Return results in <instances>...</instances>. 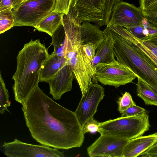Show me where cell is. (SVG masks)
I'll list each match as a JSON object with an SVG mask.
<instances>
[{"label": "cell", "mask_w": 157, "mask_h": 157, "mask_svg": "<svg viewBox=\"0 0 157 157\" xmlns=\"http://www.w3.org/2000/svg\"><path fill=\"white\" fill-rule=\"evenodd\" d=\"M21 104L26 126L40 144L65 150L82 145L84 134L75 112L54 101L38 86Z\"/></svg>", "instance_id": "obj_1"}, {"label": "cell", "mask_w": 157, "mask_h": 157, "mask_svg": "<svg viewBox=\"0 0 157 157\" xmlns=\"http://www.w3.org/2000/svg\"><path fill=\"white\" fill-rule=\"evenodd\" d=\"M50 55L39 39H31L18 52L17 67L12 77L14 99L22 104L37 86L42 67Z\"/></svg>", "instance_id": "obj_2"}, {"label": "cell", "mask_w": 157, "mask_h": 157, "mask_svg": "<svg viewBox=\"0 0 157 157\" xmlns=\"http://www.w3.org/2000/svg\"><path fill=\"white\" fill-rule=\"evenodd\" d=\"M114 38L113 50L119 63L129 68L157 94V67L135 45L106 27Z\"/></svg>", "instance_id": "obj_3"}, {"label": "cell", "mask_w": 157, "mask_h": 157, "mask_svg": "<svg viewBox=\"0 0 157 157\" xmlns=\"http://www.w3.org/2000/svg\"><path fill=\"white\" fill-rule=\"evenodd\" d=\"M149 115L146 111L136 115L118 117L100 122L98 132L104 135L130 140L142 135L149 129Z\"/></svg>", "instance_id": "obj_4"}, {"label": "cell", "mask_w": 157, "mask_h": 157, "mask_svg": "<svg viewBox=\"0 0 157 157\" xmlns=\"http://www.w3.org/2000/svg\"><path fill=\"white\" fill-rule=\"evenodd\" d=\"M122 0H72L81 23L91 22L99 27L107 25L115 5Z\"/></svg>", "instance_id": "obj_5"}, {"label": "cell", "mask_w": 157, "mask_h": 157, "mask_svg": "<svg viewBox=\"0 0 157 157\" xmlns=\"http://www.w3.org/2000/svg\"><path fill=\"white\" fill-rule=\"evenodd\" d=\"M56 0H28L13 10L14 18L13 27H34L52 12Z\"/></svg>", "instance_id": "obj_6"}, {"label": "cell", "mask_w": 157, "mask_h": 157, "mask_svg": "<svg viewBox=\"0 0 157 157\" xmlns=\"http://www.w3.org/2000/svg\"><path fill=\"white\" fill-rule=\"evenodd\" d=\"M136 78L129 68L115 59L109 63L97 64L94 67L92 79L117 88L132 82Z\"/></svg>", "instance_id": "obj_7"}, {"label": "cell", "mask_w": 157, "mask_h": 157, "mask_svg": "<svg viewBox=\"0 0 157 157\" xmlns=\"http://www.w3.org/2000/svg\"><path fill=\"white\" fill-rule=\"evenodd\" d=\"M4 153L9 157H64L63 151L43 145H34L15 139L12 142H4Z\"/></svg>", "instance_id": "obj_8"}, {"label": "cell", "mask_w": 157, "mask_h": 157, "mask_svg": "<svg viewBox=\"0 0 157 157\" xmlns=\"http://www.w3.org/2000/svg\"><path fill=\"white\" fill-rule=\"evenodd\" d=\"M63 23L64 33L62 52L63 56L67 59L71 57L82 45L79 33L81 23L71 5L68 14L64 16Z\"/></svg>", "instance_id": "obj_9"}, {"label": "cell", "mask_w": 157, "mask_h": 157, "mask_svg": "<svg viewBox=\"0 0 157 157\" xmlns=\"http://www.w3.org/2000/svg\"><path fill=\"white\" fill-rule=\"evenodd\" d=\"M67 60L74 72L82 95L92 83V80L94 74V69L92 66V61L81 47Z\"/></svg>", "instance_id": "obj_10"}, {"label": "cell", "mask_w": 157, "mask_h": 157, "mask_svg": "<svg viewBox=\"0 0 157 157\" xmlns=\"http://www.w3.org/2000/svg\"><path fill=\"white\" fill-rule=\"evenodd\" d=\"M104 96V89L101 85L92 83L88 86L75 112L82 127L96 113Z\"/></svg>", "instance_id": "obj_11"}, {"label": "cell", "mask_w": 157, "mask_h": 157, "mask_svg": "<svg viewBox=\"0 0 157 157\" xmlns=\"http://www.w3.org/2000/svg\"><path fill=\"white\" fill-rule=\"evenodd\" d=\"M144 17L143 12L139 7L122 1L113 7L107 27L121 26L125 28L140 25Z\"/></svg>", "instance_id": "obj_12"}, {"label": "cell", "mask_w": 157, "mask_h": 157, "mask_svg": "<svg viewBox=\"0 0 157 157\" xmlns=\"http://www.w3.org/2000/svg\"><path fill=\"white\" fill-rule=\"evenodd\" d=\"M129 140L101 135L87 148L90 157H122L124 147Z\"/></svg>", "instance_id": "obj_13"}, {"label": "cell", "mask_w": 157, "mask_h": 157, "mask_svg": "<svg viewBox=\"0 0 157 157\" xmlns=\"http://www.w3.org/2000/svg\"><path fill=\"white\" fill-rule=\"evenodd\" d=\"M75 78L74 72L67 62L48 82L49 94L54 99H60L64 93L71 90L72 82Z\"/></svg>", "instance_id": "obj_14"}, {"label": "cell", "mask_w": 157, "mask_h": 157, "mask_svg": "<svg viewBox=\"0 0 157 157\" xmlns=\"http://www.w3.org/2000/svg\"><path fill=\"white\" fill-rule=\"evenodd\" d=\"M157 141V132L129 140L123 149L122 157H136L147 150Z\"/></svg>", "instance_id": "obj_15"}, {"label": "cell", "mask_w": 157, "mask_h": 157, "mask_svg": "<svg viewBox=\"0 0 157 157\" xmlns=\"http://www.w3.org/2000/svg\"><path fill=\"white\" fill-rule=\"evenodd\" d=\"M67 62L64 57H60L53 51L45 61L42 67L40 82L48 83Z\"/></svg>", "instance_id": "obj_16"}, {"label": "cell", "mask_w": 157, "mask_h": 157, "mask_svg": "<svg viewBox=\"0 0 157 157\" xmlns=\"http://www.w3.org/2000/svg\"><path fill=\"white\" fill-rule=\"evenodd\" d=\"M79 33L82 45L92 43L98 47L105 38L103 32L99 26L88 21H84L81 24Z\"/></svg>", "instance_id": "obj_17"}, {"label": "cell", "mask_w": 157, "mask_h": 157, "mask_svg": "<svg viewBox=\"0 0 157 157\" xmlns=\"http://www.w3.org/2000/svg\"><path fill=\"white\" fill-rule=\"evenodd\" d=\"M109 28L116 32L128 42L136 46L157 67V57L154 56L151 51L145 46L138 38L133 36L126 28L121 26H110Z\"/></svg>", "instance_id": "obj_18"}, {"label": "cell", "mask_w": 157, "mask_h": 157, "mask_svg": "<svg viewBox=\"0 0 157 157\" xmlns=\"http://www.w3.org/2000/svg\"><path fill=\"white\" fill-rule=\"evenodd\" d=\"M64 14L53 11L34 27L37 30L46 33L51 36L62 23Z\"/></svg>", "instance_id": "obj_19"}, {"label": "cell", "mask_w": 157, "mask_h": 157, "mask_svg": "<svg viewBox=\"0 0 157 157\" xmlns=\"http://www.w3.org/2000/svg\"><path fill=\"white\" fill-rule=\"evenodd\" d=\"M105 36L102 43L97 47L95 55L101 59L100 63H109L115 59L113 47L115 41L106 29L103 31Z\"/></svg>", "instance_id": "obj_20"}, {"label": "cell", "mask_w": 157, "mask_h": 157, "mask_svg": "<svg viewBox=\"0 0 157 157\" xmlns=\"http://www.w3.org/2000/svg\"><path fill=\"white\" fill-rule=\"evenodd\" d=\"M137 78L136 92L146 105L157 106V94L140 79Z\"/></svg>", "instance_id": "obj_21"}, {"label": "cell", "mask_w": 157, "mask_h": 157, "mask_svg": "<svg viewBox=\"0 0 157 157\" xmlns=\"http://www.w3.org/2000/svg\"><path fill=\"white\" fill-rule=\"evenodd\" d=\"M12 9L0 11V33L2 34L13 27L14 18Z\"/></svg>", "instance_id": "obj_22"}, {"label": "cell", "mask_w": 157, "mask_h": 157, "mask_svg": "<svg viewBox=\"0 0 157 157\" xmlns=\"http://www.w3.org/2000/svg\"><path fill=\"white\" fill-rule=\"evenodd\" d=\"M9 95L8 90L3 79L1 72H0V113H4L6 111L10 113L8 107L10 106L11 102L9 100Z\"/></svg>", "instance_id": "obj_23"}, {"label": "cell", "mask_w": 157, "mask_h": 157, "mask_svg": "<svg viewBox=\"0 0 157 157\" xmlns=\"http://www.w3.org/2000/svg\"><path fill=\"white\" fill-rule=\"evenodd\" d=\"M118 110L121 113L131 106L136 105L129 92H126L120 97L117 101Z\"/></svg>", "instance_id": "obj_24"}, {"label": "cell", "mask_w": 157, "mask_h": 157, "mask_svg": "<svg viewBox=\"0 0 157 157\" xmlns=\"http://www.w3.org/2000/svg\"><path fill=\"white\" fill-rule=\"evenodd\" d=\"M133 36L140 40H145L148 36L147 29L141 24L125 28Z\"/></svg>", "instance_id": "obj_25"}, {"label": "cell", "mask_w": 157, "mask_h": 157, "mask_svg": "<svg viewBox=\"0 0 157 157\" xmlns=\"http://www.w3.org/2000/svg\"><path fill=\"white\" fill-rule=\"evenodd\" d=\"M139 8L145 13H157V0H140Z\"/></svg>", "instance_id": "obj_26"}, {"label": "cell", "mask_w": 157, "mask_h": 157, "mask_svg": "<svg viewBox=\"0 0 157 157\" xmlns=\"http://www.w3.org/2000/svg\"><path fill=\"white\" fill-rule=\"evenodd\" d=\"M99 122L93 119V117L88 120L82 126V130L84 134L86 133H95L99 129Z\"/></svg>", "instance_id": "obj_27"}, {"label": "cell", "mask_w": 157, "mask_h": 157, "mask_svg": "<svg viewBox=\"0 0 157 157\" xmlns=\"http://www.w3.org/2000/svg\"><path fill=\"white\" fill-rule=\"evenodd\" d=\"M71 2L72 0H56L55 9L53 11L67 14L69 11Z\"/></svg>", "instance_id": "obj_28"}, {"label": "cell", "mask_w": 157, "mask_h": 157, "mask_svg": "<svg viewBox=\"0 0 157 157\" xmlns=\"http://www.w3.org/2000/svg\"><path fill=\"white\" fill-rule=\"evenodd\" d=\"M28 0H2L0 2V11L11 8L13 10L17 8Z\"/></svg>", "instance_id": "obj_29"}, {"label": "cell", "mask_w": 157, "mask_h": 157, "mask_svg": "<svg viewBox=\"0 0 157 157\" xmlns=\"http://www.w3.org/2000/svg\"><path fill=\"white\" fill-rule=\"evenodd\" d=\"M145 112V109L136 105H132L121 113L122 117L132 116Z\"/></svg>", "instance_id": "obj_30"}, {"label": "cell", "mask_w": 157, "mask_h": 157, "mask_svg": "<svg viewBox=\"0 0 157 157\" xmlns=\"http://www.w3.org/2000/svg\"><path fill=\"white\" fill-rule=\"evenodd\" d=\"M81 47L88 58L92 61L95 55L97 46L93 44L89 43L82 45Z\"/></svg>", "instance_id": "obj_31"}, {"label": "cell", "mask_w": 157, "mask_h": 157, "mask_svg": "<svg viewBox=\"0 0 157 157\" xmlns=\"http://www.w3.org/2000/svg\"><path fill=\"white\" fill-rule=\"evenodd\" d=\"M139 156L142 157H157V141Z\"/></svg>", "instance_id": "obj_32"}, {"label": "cell", "mask_w": 157, "mask_h": 157, "mask_svg": "<svg viewBox=\"0 0 157 157\" xmlns=\"http://www.w3.org/2000/svg\"><path fill=\"white\" fill-rule=\"evenodd\" d=\"M144 17L154 26L157 28V13H145L143 12Z\"/></svg>", "instance_id": "obj_33"}, {"label": "cell", "mask_w": 157, "mask_h": 157, "mask_svg": "<svg viewBox=\"0 0 157 157\" xmlns=\"http://www.w3.org/2000/svg\"><path fill=\"white\" fill-rule=\"evenodd\" d=\"M139 39L142 43L150 49L154 55L157 57V46L148 40Z\"/></svg>", "instance_id": "obj_34"}, {"label": "cell", "mask_w": 157, "mask_h": 157, "mask_svg": "<svg viewBox=\"0 0 157 157\" xmlns=\"http://www.w3.org/2000/svg\"><path fill=\"white\" fill-rule=\"evenodd\" d=\"M146 40L150 41L157 46V34L149 38Z\"/></svg>", "instance_id": "obj_35"}, {"label": "cell", "mask_w": 157, "mask_h": 157, "mask_svg": "<svg viewBox=\"0 0 157 157\" xmlns=\"http://www.w3.org/2000/svg\"><path fill=\"white\" fill-rule=\"evenodd\" d=\"M2 1V0H0V2L1 1Z\"/></svg>", "instance_id": "obj_36"}]
</instances>
